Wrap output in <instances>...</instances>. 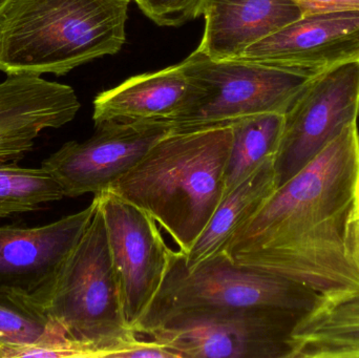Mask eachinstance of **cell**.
<instances>
[{"mask_svg": "<svg viewBox=\"0 0 359 358\" xmlns=\"http://www.w3.org/2000/svg\"><path fill=\"white\" fill-rule=\"evenodd\" d=\"M226 256L324 298L359 292L358 121L276 188Z\"/></svg>", "mask_w": 359, "mask_h": 358, "instance_id": "obj_1", "label": "cell"}, {"mask_svg": "<svg viewBox=\"0 0 359 358\" xmlns=\"http://www.w3.org/2000/svg\"><path fill=\"white\" fill-rule=\"evenodd\" d=\"M231 125L172 132L107 191L149 214L187 256L224 197Z\"/></svg>", "mask_w": 359, "mask_h": 358, "instance_id": "obj_2", "label": "cell"}, {"mask_svg": "<svg viewBox=\"0 0 359 358\" xmlns=\"http://www.w3.org/2000/svg\"><path fill=\"white\" fill-rule=\"evenodd\" d=\"M130 0H11L0 15V71L65 75L117 54Z\"/></svg>", "mask_w": 359, "mask_h": 358, "instance_id": "obj_3", "label": "cell"}, {"mask_svg": "<svg viewBox=\"0 0 359 358\" xmlns=\"http://www.w3.org/2000/svg\"><path fill=\"white\" fill-rule=\"evenodd\" d=\"M96 212L63 266L46 312L67 338L132 358L144 338L126 325L121 292L98 195Z\"/></svg>", "mask_w": 359, "mask_h": 358, "instance_id": "obj_4", "label": "cell"}, {"mask_svg": "<svg viewBox=\"0 0 359 358\" xmlns=\"http://www.w3.org/2000/svg\"><path fill=\"white\" fill-rule=\"evenodd\" d=\"M322 296L290 280L234 264L226 254L188 268L172 250L163 284L135 331L177 315H222L259 308L309 313Z\"/></svg>", "mask_w": 359, "mask_h": 358, "instance_id": "obj_5", "label": "cell"}, {"mask_svg": "<svg viewBox=\"0 0 359 358\" xmlns=\"http://www.w3.org/2000/svg\"><path fill=\"white\" fill-rule=\"evenodd\" d=\"M191 102L170 121L172 132L231 125L259 113H285L312 79L240 59L215 60L196 48L183 62Z\"/></svg>", "mask_w": 359, "mask_h": 358, "instance_id": "obj_6", "label": "cell"}, {"mask_svg": "<svg viewBox=\"0 0 359 358\" xmlns=\"http://www.w3.org/2000/svg\"><path fill=\"white\" fill-rule=\"evenodd\" d=\"M307 313L259 308L222 315H177L140 332L181 358H290L291 336Z\"/></svg>", "mask_w": 359, "mask_h": 358, "instance_id": "obj_7", "label": "cell"}, {"mask_svg": "<svg viewBox=\"0 0 359 358\" xmlns=\"http://www.w3.org/2000/svg\"><path fill=\"white\" fill-rule=\"evenodd\" d=\"M274 160L278 187L359 117V61L310 80L285 113Z\"/></svg>", "mask_w": 359, "mask_h": 358, "instance_id": "obj_8", "label": "cell"}, {"mask_svg": "<svg viewBox=\"0 0 359 358\" xmlns=\"http://www.w3.org/2000/svg\"><path fill=\"white\" fill-rule=\"evenodd\" d=\"M172 132L168 121L105 122L88 140L65 143L41 167L58 183L63 197L99 195Z\"/></svg>", "mask_w": 359, "mask_h": 358, "instance_id": "obj_9", "label": "cell"}, {"mask_svg": "<svg viewBox=\"0 0 359 358\" xmlns=\"http://www.w3.org/2000/svg\"><path fill=\"white\" fill-rule=\"evenodd\" d=\"M126 325L136 329L157 296L172 258L158 223L109 191L99 193Z\"/></svg>", "mask_w": 359, "mask_h": 358, "instance_id": "obj_10", "label": "cell"}, {"mask_svg": "<svg viewBox=\"0 0 359 358\" xmlns=\"http://www.w3.org/2000/svg\"><path fill=\"white\" fill-rule=\"evenodd\" d=\"M98 199L77 214L42 226L0 227V290L46 307L67 259L96 212Z\"/></svg>", "mask_w": 359, "mask_h": 358, "instance_id": "obj_11", "label": "cell"}, {"mask_svg": "<svg viewBox=\"0 0 359 358\" xmlns=\"http://www.w3.org/2000/svg\"><path fill=\"white\" fill-rule=\"evenodd\" d=\"M238 59L316 79L359 61V11L305 15Z\"/></svg>", "mask_w": 359, "mask_h": 358, "instance_id": "obj_12", "label": "cell"}, {"mask_svg": "<svg viewBox=\"0 0 359 358\" xmlns=\"http://www.w3.org/2000/svg\"><path fill=\"white\" fill-rule=\"evenodd\" d=\"M79 109L75 90L65 84L33 75L0 82V167L18 164L42 132L73 121Z\"/></svg>", "mask_w": 359, "mask_h": 358, "instance_id": "obj_13", "label": "cell"}, {"mask_svg": "<svg viewBox=\"0 0 359 358\" xmlns=\"http://www.w3.org/2000/svg\"><path fill=\"white\" fill-rule=\"evenodd\" d=\"M198 50L215 60L238 59L247 48L305 16L293 0H205Z\"/></svg>", "mask_w": 359, "mask_h": 358, "instance_id": "obj_14", "label": "cell"}, {"mask_svg": "<svg viewBox=\"0 0 359 358\" xmlns=\"http://www.w3.org/2000/svg\"><path fill=\"white\" fill-rule=\"evenodd\" d=\"M194 84L182 63L134 76L94 100L95 126L105 122L168 121L191 102Z\"/></svg>", "mask_w": 359, "mask_h": 358, "instance_id": "obj_15", "label": "cell"}, {"mask_svg": "<svg viewBox=\"0 0 359 358\" xmlns=\"http://www.w3.org/2000/svg\"><path fill=\"white\" fill-rule=\"evenodd\" d=\"M274 160L276 157L266 160L248 178L223 198L191 250L187 256H183L188 268L226 254L236 233L273 195L278 188Z\"/></svg>", "mask_w": 359, "mask_h": 358, "instance_id": "obj_16", "label": "cell"}, {"mask_svg": "<svg viewBox=\"0 0 359 358\" xmlns=\"http://www.w3.org/2000/svg\"><path fill=\"white\" fill-rule=\"evenodd\" d=\"M290 358H359V292L322 298L295 327Z\"/></svg>", "mask_w": 359, "mask_h": 358, "instance_id": "obj_17", "label": "cell"}, {"mask_svg": "<svg viewBox=\"0 0 359 358\" xmlns=\"http://www.w3.org/2000/svg\"><path fill=\"white\" fill-rule=\"evenodd\" d=\"M284 115L259 113L231 124L233 138L224 177V197L266 160L276 157L284 128Z\"/></svg>", "mask_w": 359, "mask_h": 358, "instance_id": "obj_18", "label": "cell"}, {"mask_svg": "<svg viewBox=\"0 0 359 358\" xmlns=\"http://www.w3.org/2000/svg\"><path fill=\"white\" fill-rule=\"evenodd\" d=\"M67 338L41 304L23 294L0 290V346L55 344Z\"/></svg>", "mask_w": 359, "mask_h": 358, "instance_id": "obj_19", "label": "cell"}, {"mask_svg": "<svg viewBox=\"0 0 359 358\" xmlns=\"http://www.w3.org/2000/svg\"><path fill=\"white\" fill-rule=\"evenodd\" d=\"M62 198L58 183L42 167H0V218L33 212Z\"/></svg>", "mask_w": 359, "mask_h": 358, "instance_id": "obj_20", "label": "cell"}, {"mask_svg": "<svg viewBox=\"0 0 359 358\" xmlns=\"http://www.w3.org/2000/svg\"><path fill=\"white\" fill-rule=\"evenodd\" d=\"M140 10L161 27H181L202 16L205 0H137Z\"/></svg>", "mask_w": 359, "mask_h": 358, "instance_id": "obj_21", "label": "cell"}, {"mask_svg": "<svg viewBox=\"0 0 359 358\" xmlns=\"http://www.w3.org/2000/svg\"><path fill=\"white\" fill-rule=\"evenodd\" d=\"M303 8L305 15L339 11H359V0H293Z\"/></svg>", "mask_w": 359, "mask_h": 358, "instance_id": "obj_22", "label": "cell"}, {"mask_svg": "<svg viewBox=\"0 0 359 358\" xmlns=\"http://www.w3.org/2000/svg\"><path fill=\"white\" fill-rule=\"evenodd\" d=\"M11 0H0V15L4 12V8H6L8 4H10Z\"/></svg>", "mask_w": 359, "mask_h": 358, "instance_id": "obj_23", "label": "cell"}, {"mask_svg": "<svg viewBox=\"0 0 359 358\" xmlns=\"http://www.w3.org/2000/svg\"><path fill=\"white\" fill-rule=\"evenodd\" d=\"M135 2H137V0H134Z\"/></svg>", "mask_w": 359, "mask_h": 358, "instance_id": "obj_24", "label": "cell"}]
</instances>
